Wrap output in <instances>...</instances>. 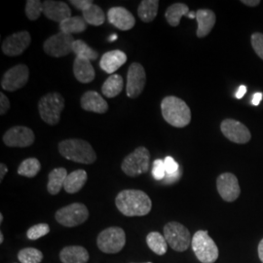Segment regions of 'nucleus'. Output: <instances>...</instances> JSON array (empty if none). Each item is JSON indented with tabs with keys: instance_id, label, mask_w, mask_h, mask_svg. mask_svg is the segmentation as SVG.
<instances>
[{
	"instance_id": "obj_3",
	"label": "nucleus",
	"mask_w": 263,
	"mask_h": 263,
	"mask_svg": "<svg viewBox=\"0 0 263 263\" xmlns=\"http://www.w3.org/2000/svg\"><path fill=\"white\" fill-rule=\"evenodd\" d=\"M59 152L66 159L80 164L90 165L97 160V154L92 145L84 140L69 139L59 143Z\"/></svg>"
},
{
	"instance_id": "obj_14",
	"label": "nucleus",
	"mask_w": 263,
	"mask_h": 263,
	"mask_svg": "<svg viewBox=\"0 0 263 263\" xmlns=\"http://www.w3.org/2000/svg\"><path fill=\"white\" fill-rule=\"evenodd\" d=\"M30 42L31 37L29 32L27 30H22L5 38L1 45V50L6 56H20L28 49Z\"/></svg>"
},
{
	"instance_id": "obj_12",
	"label": "nucleus",
	"mask_w": 263,
	"mask_h": 263,
	"mask_svg": "<svg viewBox=\"0 0 263 263\" xmlns=\"http://www.w3.org/2000/svg\"><path fill=\"white\" fill-rule=\"evenodd\" d=\"M145 83L146 73L144 67L139 63H133L128 69L126 94L131 99L139 98L145 87Z\"/></svg>"
},
{
	"instance_id": "obj_49",
	"label": "nucleus",
	"mask_w": 263,
	"mask_h": 263,
	"mask_svg": "<svg viewBox=\"0 0 263 263\" xmlns=\"http://www.w3.org/2000/svg\"><path fill=\"white\" fill-rule=\"evenodd\" d=\"M4 241V237H3V233L0 232V244H2Z\"/></svg>"
},
{
	"instance_id": "obj_30",
	"label": "nucleus",
	"mask_w": 263,
	"mask_h": 263,
	"mask_svg": "<svg viewBox=\"0 0 263 263\" xmlns=\"http://www.w3.org/2000/svg\"><path fill=\"white\" fill-rule=\"evenodd\" d=\"M146 244L154 254L164 255L168 251V243L159 232H151L146 236Z\"/></svg>"
},
{
	"instance_id": "obj_24",
	"label": "nucleus",
	"mask_w": 263,
	"mask_h": 263,
	"mask_svg": "<svg viewBox=\"0 0 263 263\" xmlns=\"http://www.w3.org/2000/svg\"><path fill=\"white\" fill-rule=\"evenodd\" d=\"M88 175L84 170H76L66 177L64 189L69 194H76L84 187Z\"/></svg>"
},
{
	"instance_id": "obj_45",
	"label": "nucleus",
	"mask_w": 263,
	"mask_h": 263,
	"mask_svg": "<svg viewBox=\"0 0 263 263\" xmlns=\"http://www.w3.org/2000/svg\"><path fill=\"white\" fill-rule=\"evenodd\" d=\"M7 172H8L7 166H6L4 163H1V164H0V181L3 180L5 175L7 174Z\"/></svg>"
},
{
	"instance_id": "obj_31",
	"label": "nucleus",
	"mask_w": 263,
	"mask_h": 263,
	"mask_svg": "<svg viewBox=\"0 0 263 263\" xmlns=\"http://www.w3.org/2000/svg\"><path fill=\"white\" fill-rule=\"evenodd\" d=\"M82 14L86 23L91 26H96V27L102 26L105 21L104 11L100 6L96 4L91 5L88 9L83 11Z\"/></svg>"
},
{
	"instance_id": "obj_11",
	"label": "nucleus",
	"mask_w": 263,
	"mask_h": 263,
	"mask_svg": "<svg viewBox=\"0 0 263 263\" xmlns=\"http://www.w3.org/2000/svg\"><path fill=\"white\" fill-rule=\"evenodd\" d=\"M29 78V69L24 64L11 67L1 78V87L8 92H15L26 86Z\"/></svg>"
},
{
	"instance_id": "obj_16",
	"label": "nucleus",
	"mask_w": 263,
	"mask_h": 263,
	"mask_svg": "<svg viewBox=\"0 0 263 263\" xmlns=\"http://www.w3.org/2000/svg\"><path fill=\"white\" fill-rule=\"evenodd\" d=\"M220 130L226 139L239 144L249 142L252 138L251 132L244 124L234 119L223 120L220 125Z\"/></svg>"
},
{
	"instance_id": "obj_8",
	"label": "nucleus",
	"mask_w": 263,
	"mask_h": 263,
	"mask_svg": "<svg viewBox=\"0 0 263 263\" xmlns=\"http://www.w3.org/2000/svg\"><path fill=\"white\" fill-rule=\"evenodd\" d=\"M164 237L170 247L179 253L185 252L192 242L189 230L177 221H171L164 226Z\"/></svg>"
},
{
	"instance_id": "obj_15",
	"label": "nucleus",
	"mask_w": 263,
	"mask_h": 263,
	"mask_svg": "<svg viewBox=\"0 0 263 263\" xmlns=\"http://www.w3.org/2000/svg\"><path fill=\"white\" fill-rule=\"evenodd\" d=\"M217 191L226 202H234L241 194V188L235 175L231 173L221 174L216 179Z\"/></svg>"
},
{
	"instance_id": "obj_18",
	"label": "nucleus",
	"mask_w": 263,
	"mask_h": 263,
	"mask_svg": "<svg viewBox=\"0 0 263 263\" xmlns=\"http://www.w3.org/2000/svg\"><path fill=\"white\" fill-rule=\"evenodd\" d=\"M43 14L48 19L61 24L71 17V10L66 2L46 0L43 2Z\"/></svg>"
},
{
	"instance_id": "obj_19",
	"label": "nucleus",
	"mask_w": 263,
	"mask_h": 263,
	"mask_svg": "<svg viewBox=\"0 0 263 263\" xmlns=\"http://www.w3.org/2000/svg\"><path fill=\"white\" fill-rule=\"evenodd\" d=\"M81 107L86 111L103 114L108 110V104L95 91H88L81 97Z\"/></svg>"
},
{
	"instance_id": "obj_33",
	"label": "nucleus",
	"mask_w": 263,
	"mask_h": 263,
	"mask_svg": "<svg viewBox=\"0 0 263 263\" xmlns=\"http://www.w3.org/2000/svg\"><path fill=\"white\" fill-rule=\"evenodd\" d=\"M41 170V164L36 158H28L25 159L18 168V174L20 176L26 178H34L39 171Z\"/></svg>"
},
{
	"instance_id": "obj_4",
	"label": "nucleus",
	"mask_w": 263,
	"mask_h": 263,
	"mask_svg": "<svg viewBox=\"0 0 263 263\" xmlns=\"http://www.w3.org/2000/svg\"><path fill=\"white\" fill-rule=\"evenodd\" d=\"M65 108V99L62 95L52 92L43 96L38 103L41 119L49 125H57L61 120V114Z\"/></svg>"
},
{
	"instance_id": "obj_20",
	"label": "nucleus",
	"mask_w": 263,
	"mask_h": 263,
	"mask_svg": "<svg viewBox=\"0 0 263 263\" xmlns=\"http://www.w3.org/2000/svg\"><path fill=\"white\" fill-rule=\"evenodd\" d=\"M127 62V55L120 51V50H113L108 51L103 55L100 61V66L106 73L112 76L118 68L126 64Z\"/></svg>"
},
{
	"instance_id": "obj_21",
	"label": "nucleus",
	"mask_w": 263,
	"mask_h": 263,
	"mask_svg": "<svg viewBox=\"0 0 263 263\" xmlns=\"http://www.w3.org/2000/svg\"><path fill=\"white\" fill-rule=\"evenodd\" d=\"M89 258L88 251L82 246H67L60 252L63 263H87Z\"/></svg>"
},
{
	"instance_id": "obj_50",
	"label": "nucleus",
	"mask_w": 263,
	"mask_h": 263,
	"mask_svg": "<svg viewBox=\"0 0 263 263\" xmlns=\"http://www.w3.org/2000/svg\"><path fill=\"white\" fill-rule=\"evenodd\" d=\"M116 38H117V36H116V35H115V34H114V36H111V37L109 38V39H108V40H109V41H112V40H115V39H116Z\"/></svg>"
},
{
	"instance_id": "obj_39",
	"label": "nucleus",
	"mask_w": 263,
	"mask_h": 263,
	"mask_svg": "<svg viewBox=\"0 0 263 263\" xmlns=\"http://www.w3.org/2000/svg\"><path fill=\"white\" fill-rule=\"evenodd\" d=\"M164 164H165V169H166L167 175H174L180 170L178 162H176V160L171 156H167L164 159Z\"/></svg>"
},
{
	"instance_id": "obj_6",
	"label": "nucleus",
	"mask_w": 263,
	"mask_h": 263,
	"mask_svg": "<svg viewBox=\"0 0 263 263\" xmlns=\"http://www.w3.org/2000/svg\"><path fill=\"white\" fill-rule=\"evenodd\" d=\"M151 167V152L144 147L140 146L126 156L121 164L123 172L131 177L135 178L141 174L148 172Z\"/></svg>"
},
{
	"instance_id": "obj_52",
	"label": "nucleus",
	"mask_w": 263,
	"mask_h": 263,
	"mask_svg": "<svg viewBox=\"0 0 263 263\" xmlns=\"http://www.w3.org/2000/svg\"><path fill=\"white\" fill-rule=\"evenodd\" d=\"M145 263H152V262H145Z\"/></svg>"
},
{
	"instance_id": "obj_25",
	"label": "nucleus",
	"mask_w": 263,
	"mask_h": 263,
	"mask_svg": "<svg viewBox=\"0 0 263 263\" xmlns=\"http://www.w3.org/2000/svg\"><path fill=\"white\" fill-rule=\"evenodd\" d=\"M68 176L65 168H56L52 170L48 176V192L51 195H57L64 187L66 177Z\"/></svg>"
},
{
	"instance_id": "obj_42",
	"label": "nucleus",
	"mask_w": 263,
	"mask_h": 263,
	"mask_svg": "<svg viewBox=\"0 0 263 263\" xmlns=\"http://www.w3.org/2000/svg\"><path fill=\"white\" fill-rule=\"evenodd\" d=\"M180 175H181V172H180V170H179L178 173H176V174H174V175H166V178L164 179V180H165L166 183L175 182V181L180 177Z\"/></svg>"
},
{
	"instance_id": "obj_7",
	"label": "nucleus",
	"mask_w": 263,
	"mask_h": 263,
	"mask_svg": "<svg viewBox=\"0 0 263 263\" xmlns=\"http://www.w3.org/2000/svg\"><path fill=\"white\" fill-rule=\"evenodd\" d=\"M126 244V234L121 227L112 226L103 230L97 238V245L104 254L120 253Z\"/></svg>"
},
{
	"instance_id": "obj_23",
	"label": "nucleus",
	"mask_w": 263,
	"mask_h": 263,
	"mask_svg": "<svg viewBox=\"0 0 263 263\" xmlns=\"http://www.w3.org/2000/svg\"><path fill=\"white\" fill-rule=\"evenodd\" d=\"M73 73L76 79L81 83H90L96 77L94 66H92L91 61L76 58L73 63Z\"/></svg>"
},
{
	"instance_id": "obj_32",
	"label": "nucleus",
	"mask_w": 263,
	"mask_h": 263,
	"mask_svg": "<svg viewBox=\"0 0 263 263\" xmlns=\"http://www.w3.org/2000/svg\"><path fill=\"white\" fill-rule=\"evenodd\" d=\"M72 53H74L76 58L86 59L89 61H96L99 57V53L96 50L88 46L85 41L80 39H77L74 41Z\"/></svg>"
},
{
	"instance_id": "obj_48",
	"label": "nucleus",
	"mask_w": 263,
	"mask_h": 263,
	"mask_svg": "<svg viewBox=\"0 0 263 263\" xmlns=\"http://www.w3.org/2000/svg\"><path fill=\"white\" fill-rule=\"evenodd\" d=\"M187 17L188 18H190V19L196 20V12H193V11L189 12V13H188Z\"/></svg>"
},
{
	"instance_id": "obj_13",
	"label": "nucleus",
	"mask_w": 263,
	"mask_h": 263,
	"mask_svg": "<svg viewBox=\"0 0 263 263\" xmlns=\"http://www.w3.org/2000/svg\"><path fill=\"white\" fill-rule=\"evenodd\" d=\"M2 141L9 147H28L35 141L34 133L25 126H15L10 128L3 135Z\"/></svg>"
},
{
	"instance_id": "obj_28",
	"label": "nucleus",
	"mask_w": 263,
	"mask_h": 263,
	"mask_svg": "<svg viewBox=\"0 0 263 263\" xmlns=\"http://www.w3.org/2000/svg\"><path fill=\"white\" fill-rule=\"evenodd\" d=\"M88 24L86 23L83 17L80 16H76V17H70L63 23L59 24L60 31L64 32L66 34L72 35L73 33H81L86 30Z\"/></svg>"
},
{
	"instance_id": "obj_2",
	"label": "nucleus",
	"mask_w": 263,
	"mask_h": 263,
	"mask_svg": "<svg viewBox=\"0 0 263 263\" xmlns=\"http://www.w3.org/2000/svg\"><path fill=\"white\" fill-rule=\"evenodd\" d=\"M161 110L165 121L176 128H183L191 121L189 106L178 97L164 98L161 103Z\"/></svg>"
},
{
	"instance_id": "obj_37",
	"label": "nucleus",
	"mask_w": 263,
	"mask_h": 263,
	"mask_svg": "<svg viewBox=\"0 0 263 263\" xmlns=\"http://www.w3.org/2000/svg\"><path fill=\"white\" fill-rule=\"evenodd\" d=\"M152 176L156 180H164L166 178V169L164 160L156 159L153 162V168H152Z\"/></svg>"
},
{
	"instance_id": "obj_9",
	"label": "nucleus",
	"mask_w": 263,
	"mask_h": 263,
	"mask_svg": "<svg viewBox=\"0 0 263 263\" xmlns=\"http://www.w3.org/2000/svg\"><path fill=\"white\" fill-rule=\"evenodd\" d=\"M89 217V211L82 203H73L58 210L55 215L57 221L65 227L81 226Z\"/></svg>"
},
{
	"instance_id": "obj_51",
	"label": "nucleus",
	"mask_w": 263,
	"mask_h": 263,
	"mask_svg": "<svg viewBox=\"0 0 263 263\" xmlns=\"http://www.w3.org/2000/svg\"><path fill=\"white\" fill-rule=\"evenodd\" d=\"M2 221H3V215L0 214V223H2Z\"/></svg>"
},
{
	"instance_id": "obj_1",
	"label": "nucleus",
	"mask_w": 263,
	"mask_h": 263,
	"mask_svg": "<svg viewBox=\"0 0 263 263\" xmlns=\"http://www.w3.org/2000/svg\"><path fill=\"white\" fill-rule=\"evenodd\" d=\"M115 205L124 216H143L151 213L152 208L149 196L138 189H126L118 193Z\"/></svg>"
},
{
	"instance_id": "obj_47",
	"label": "nucleus",
	"mask_w": 263,
	"mask_h": 263,
	"mask_svg": "<svg viewBox=\"0 0 263 263\" xmlns=\"http://www.w3.org/2000/svg\"><path fill=\"white\" fill-rule=\"evenodd\" d=\"M257 251H258V257H259L260 261L263 263V239H261V241L258 244Z\"/></svg>"
},
{
	"instance_id": "obj_36",
	"label": "nucleus",
	"mask_w": 263,
	"mask_h": 263,
	"mask_svg": "<svg viewBox=\"0 0 263 263\" xmlns=\"http://www.w3.org/2000/svg\"><path fill=\"white\" fill-rule=\"evenodd\" d=\"M50 232V226L47 223H39L31 226L27 231V237L29 240H38Z\"/></svg>"
},
{
	"instance_id": "obj_17",
	"label": "nucleus",
	"mask_w": 263,
	"mask_h": 263,
	"mask_svg": "<svg viewBox=\"0 0 263 263\" xmlns=\"http://www.w3.org/2000/svg\"><path fill=\"white\" fill-rule=\"evenodd\" d=\"M108 22L115 28L126 31L130 30L136 25V19L129 10L124 7H112L107 12Z\"/></svg>"
},
{
	"instance_id": "obj_29",
	"label": "nucleus",
	"mask_w": 263,
	"mask_h": 263,
	"mask_svg": "<svg viewBox=\"0 0 263 263\" xmlns=\"http://www.w3.org/2000/svg\"><path fill=\"white\" fill-rule=\"evenodd\" d=\"M189 8L184 3H175L168 7L165 13V17L170 26L178 27L180 23V19L183 16H187Z\"/></svg>"
},
{
	"instance_id": "obj_34",
	"label": "nucleus",
	"mask_w": 263,
	"mask_h": 263,
	"mask_svg": "<svg viewBox=\"0 0 263 263\" xmlns=\"http://www.w3.org/2000/svg\"><path fill=\"white\" fill-rule=\"evenodd\" d=\"M43 257L42 252L34 248L23 249L18 254V259L21 263H41Z\"/></svg>"
},
{
	"instance_id": "obj_38",
	"label": "nucleus",
	"mask_w": 263,
	"mask_h": 263,
	"mask_svg": "<svg viewBox=\"0 0 263 263\" xmlns=\"http://www.w3.org/2000/svg\"><path fill=\"white\" fill-rule=\"evenodd\" d=\"M252 46L256 55L263 60V33L255 32L252 35Z\"/></svg>"
},
{
	"instance_id": "obj_5",
	"label": "nucleus",
	"mask_w": 263,
	"mask_h": 263,
	"mask_svg": "<svg viewBox=\"0 0 263 263\" xmlns=\"http://www.w3.org/2000/svg\"><path fill=\"white\" fill-rule=\"evenodd\" d=\"M191 246L200 262L214 263L217 260L218 248L206 230H199L193 235Z\"/></svg>"
},
{
	"instance_id": "obj_40",
	"label": "nucleus",
	"mask_w": 263,
	"mask_h": 263,
	"mask_svg": "<svg viewBox=\"0 0 263 263\" xmlns=\"http://www.w3.org/2000/svg\"><path fill=\"white\" fill-rule=\"evenodd\" d=\"M69 3L72 4L76 9L80 10L82 12L94 4L92 0H70Z\"/></svg>"
},
{
	"instance_id": "obj_27",
	"label": "nucleus",
	"mask_w": 263,
	"mask_h": 263,
	"mask_svg": "<svg viewBox=\"0 0 263 263\" xmlns=\"http://www.w3.org/2000/svg\"><path fill=\"white\" fill-rule=\"evenodd\" d=\"M158 8V0H142L138 8V15L143 23H151L156 18Z\"/></svg>"
},
{
	"instance_id": "obj_46",
	"label": "nucleus",
	"mask_w": 263,
	"mask_h": 263,
	"mask_svg": "<svg viewBox=\"0 0 263 263\" xmlns=\"http://www.w3.org/2000/svg\"><path fill=\"white\" fill-rule=\"evenodd\" d=\"M242 3H244L245 5H247V6L254 7V6H257L258 4H260V1L259 0H243Z\"/></svg>"
},
{
	"instance_id": "obj_22",
	"label": "nucleus",
	"mask_w": 263,
	"mask_h": 263,
	"mask_svg": "<svg viewBox=\"0 0 263 263\" xmlns=\"http://www.w3.org/2000/svg\"><path fill=\"white\" fill-rule=\"evenodd\" d=\"M196 21L198 23L196 32L198 37H206L216 25V14L212 10L199 9L196 12Z\"/></svg>"
},
{
	"instance_id": "obj_26",
	"label": "nucleus",
	"mask_w": 263,
	"mask_h": 263,
	"mask_svg": "<svg viewBox=\"0 0 263 263\" xmlns=\"http://www.w3.org/2000/svg\"><path fill=\"white\" fill-rule=\"evenodd\" d=\"M124 80L119 74H112L109 76L102 86V93L106 98L112 99L117 97L123 91Z\"/></svg>"
},
{
	"instance_id": "obj_41",
	"label": "nucleus",
	"mask_w": 263,
	"mask_h": 263,
	"mask_svg": "<svg viewBox=\"0 0 263 263\" xmlns=\"http://www.w3.org/2000/svg\"><path fill=\"white\" fill-rule=\"evenodd\" d=\"M10 109V102L4 93H0V114L4 115Z\"/></svg>"
},
{
	"instance_id": "obj_43",
	"label": "nucleus",
	"mask_w": 263,
	"mask_h": 263,
	"mask_svg": "<svg viewBox=\"0 0 263 263\" xmlns=\"http://www.w3.org/2000/svg\"><path fill=\"white\" fill-rule=\"evenodd\" d=\"M262 93H260V92H258V93H255V94L253 96V100H252V104H253V105H254V106H257V105H259L260 102L262 101Z\"/></svg>"
},
{
	"instance_id": "obj_35",
	"label": "nucleus",
	"mask_w": 263,
	"mask_h": 263,
	"mask_svg": "<svg viewBox=\"0 0 263 263\" xmlns=\"http://www.w3.org/2000/svg\"><path fill=\"white\" fill-rule=\"evenodd\" d=\"M43 13V3L39 0H28L26 3V15L30 21H36Z\"/></svg>"
},
{
	"instance_id": "obj_10",
	"label": "nucleus",
	"mask_w": 263,
	"mask_h": 263,
	"mask_svg": "<svg viewBox=\"0 0 263 263\" xmlns=\"http://www.w3.org/2000/svg\"><path fill=\"white\" fill-rule=\"evenodd\" d=\"M74 41L72 35L60 31L45 40L43 43V50L49 56L54 58L65 57L72 53Z\"/></svg>"
},
{
	"instance_id": "obj_44",
	"label": "nucleus",
	"mask_w": 263,
	"mask_h": 263,
	"mask_svg": "<svg viewBox=\"0 0 263 263\" xmlns=\"http://www.w3.org/2000/svg\"><path fill=\"white\" fill-rule=\"evenodd\" d=\"M246 93H247V86H245V85H241V86L238 88L237 92H236V99H238V100L242 99Z\"/></svg>"
}]
</instances>
